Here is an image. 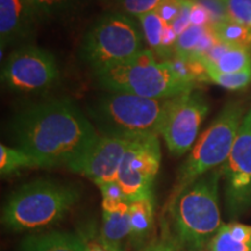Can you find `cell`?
<instances>
[{
  "label": "cell",
  "mask_w": 251,
  "mask_h": 251,
  "mask_svg": "<svg viewBox=\"0 0 251 251\" xmlns=\"http://www.w3.org/2000/svg\"><path fill=\"white\" fill-rule=\"evenodd\" d=\"M17 148L31 153L47 168L71 164L98 136L89 118L69 99L31 105L8 124Z\"/></svg>",
  "instance_id": "1"
},
{
  "label": "cell",
  "mask_w": 251,
  "mask_h": 251,
  "mask_svg": "<svg viewBox=\"0 0 251 251\" xmlns=\"http://www.w3.org/2000/svg\"><path fill=\"white\" fill-rule=\"evenodd\" d=\"M221 168L203 175L187 187L171 211V227L162 235L172 241L177 251H200L208 247L222 227L219 206V183Z\"/></svg>",
  "instance_id": "2"
},
{
  "label": "cell",
  "mask_w": 251,
  "mask_h": 251,
  "mask_svg": "<svg viewBox=\"0 0 251 251\" xmlns=\"http://www.w3.org/2000/svg\"><path fill=\"white\" fill-rule=\"evenodd\" d=\"M175 98L150 99L106 92L87 106V118L105 136L127 140L158 136Z\"/></svg>",
  "instance_id": "3"
},
{
  "label": "cell",
  "mask_w": 251,
  "mask_h": 251,
  "mask_svg": "<svg viewBox=\"0 0 251 251\" xmlns=\"http://www.w3.org/2000/svg\"><path fill=\"white\" fill-rule=\"evenodd\" d=\"M94 80L106 92L129 93L150 99L175 98L196 90L198 84L181 77L171 61L157 62L150 49L133 58L94 72Z\"/></svg>",
  "instance_id": "4"
},
{
  "label": "cell",
  "mask_w": 251,
  "mask_h": 251,
  "mask_svg": "<svg viewBox=\"0 0 251 251\" xmlns=\"http://www.w3.org/2000/svg\"><path fill=\"white\" fill-rule=\"evenodd\" d=\"M247 111L243 101L231 100L226 103L211 126L198 137L190 155L177 172L175 185L164 207L165 215L187 187L203 175L225 164Z\"/></svg>",
  "instance_id": "5"
},
{
  "label": "cell",
  "mask_w": 251,
  "mask_h": 251,
  "mask_svg": "<svg viewBox=\"0 0 251 251\" xmlns=\"http://www.w3.org/2000/svg\"><path fill=\"white\" fill-rule=\"evenodd\" d=\"M79 198L76 185L48 179L30 181L11 194L2 208L1 221L14 231L49 227L61 221Z\"/></svg>",
  "instance_id": "6"
},
{
  "label": "cell",
  "mask_w": 251,
  "mask_h": 251,
  "mask_svg": "<svg viewBox=\"0 0 251 251\" xmlns=\"http://www.w3.org/2000/svg\"><path fill=\"white\" fill-rule=\"evenodd\" d=\"M142 49V35L133 19L106 12L86 31L79 54L94 74L133 58Z\"/></svg>",
  "instance_id": "7"
},
{
  "label": "cell",
  "mask_w": 251,
  "mask_h": 251,
  "mask_svg": "<svg viewBox=\"0 0 251 251\" xmlns=\"http://www.w3.org/2000/svg\"><path fill=\"white\" fill-rule=\"evenodd\" d=\"M58 78L55 56L34 45L18 47L1 69L2 85L14 93H42L51 89Z\"/></svg>",
  "instance_id": "8"
},
{
  "label": "cell",
  "mask_w": 251,
  "mask_h": 251,
  "mask_svg": "<svg viewBox=\"0 0 251 251\" xmlns=\"http://www.w3.org/2000/svg\"><path fill=\"white\" fill-rule=\"evenodd\" d=\"M221 170L226 212L230 220H236L251 208V105Z\"/></svg>",
  "instance_id": "9"
},
{
  "label": "cell",
  "mask_w": 251,
  "mask_h": 251,
  "mask_svg": "<svg viewBox=\"0 0 251 251\" xmlns=\"http://www.w3.org/2000/svg\"><path fill=\"white\" fill-rule=\"evenodd\" d=\"M158 136L133 140L119 170L118 183L128 202L151 198L153 181L161 166Z\"/></svg>",
  "instance_id": "10"
},
{
  "label": "cell",
  "mask_w": 251,
  "mask_h": 251,
  "mask_svg": "<svg viewBox=\"0 0 251 251\" xmlns=\"http://www.w3.org/2000/svg\"><path fill=\"white\" fill-rule=\"evenodd\" d=\"M208 111V101L200 91L193 90L176 97L161 131L172 155L183 156L193 148Z\"/></svg>",
  "instance_id": "11"
},
{
  "label": "cell",
  "mask_w": 251,
  "mask_h": 251,
  "mask_svg": "<svg viewBox=\"0 0 251 251\" xmlns=\"http://www.w3.org/2000/svg\"><path fill=\"white\" fill-rule=\"evenodd\" d=\"M131 141L133 140L98 135L68 169L90 178L96 185L118 181L122 159Z\"/></svg>",
  "instance_id": "12"
},
{
  "label": "cell",
  "mask_w": 251,
  "mask_h": 251,
  "mask_svg": "<svg viewBox=\"0 0 251 251\" xmlns=\"http://www.w3.org/2000/svg\"><path fill=\"white\" fill-rule=\"evenodd\" d=\"M35 12L28 0H0V51L30 40L39 25Z\"/></svg>",
  "instance_id": "13"
},
{
  "label": "cell",
  "mask_w": 251,
  "mask_h": 251,
  "mask_svg": "<svg viewBox=\"0 0 251 251\" xmlns=\"http://www.w3.org/2000/svg\"><path fill=\"white\" fill-rule=\"evenodd\" d=\"M129 202L102 199L100 240L111 251H127L129 246Z\"/></svg>",
  "instance_id": "14"
},
{
  "label": "cell",
  "mask_w": 251,
  "mask_h": 251,
  "mask_svg": "<svg viewBox=\"0 0 251 251\" xmlns=\"http://www.w3.org/2000/svg\"><path fill=\"white\" fill-rule=\"evenodd\" d=\"M129 246L134 250L141 251L153 240V197L129 202Z\"/></svg>",
  "instance_id": "15"
},
{
  "label": "cell",
  "mask_w": 251,
  "mask_h": 251,
  "mask_svg": "<svg viewBox=\"0 0 251 251\" xmlns=\"http://www.w3.org/2000/svg\"><path fill=\"white\" fill-rule=\"evenodd\" d=\"M20 251H84V240L70 231H50L27 236Z\"/></svg>",
  "instance_id": "16"
},
{
  "label": "cell",
  "mask_w": 251,
  "mask_h": 251,
  "mask_svg": "<svg viewBox=\"0 0 251 251\" xmlns=\"http://www.w3.org/2000/svg\"><path fill=\"white\" fill-rule=\"evenodd\" d=\"M208 251H251V226L222 225L207 247Z\"/></svg>",
  "instance_id": "17"
},
{
  "label": "cell",
  "mask_w": 251,
  "mask_h": 251,
  "mask_svg": "<svg viewBox=\"0 0 251 251\" xmlns=\"http://www.w3.org/2000/svg\"><path fill=\"white\" fill-rule=\"evenodd\" d=\"M26 169H48L42 161L20 148L0 144V174L7 177Z\"/></svg>",
  "instance_id": "18"
},
{
  "label": "cell",
  "mask_w": 251,
  "mask_h": 251,
  "mask_svg": "<svg viewBox=\"0 0 251 251\" xmlns=\"http://www.w3.org/2000/svg\"><path fill=\"white\" fill-rule=\"evenodd\" d=\"M40 24H51L70 18L80 0H28Z\"/></svg>",
  "instance_id": "19"
},
{
  "label": "cell",
  "mask_w": 251,
  "mask_h": 251,
  "mask_svg": "<svg viewBox=\"0 0 251 251\" xmlns=\"http://www.w3.org/2000/svg\"><path fill=\"white\" fill-rule=\"evenodd\" d=\"M201 63L205 69H212L224 74H238L251 69V50L229 47L214 64Z\"/></svg>",
  "instance_id": "20"
},
{
  "label": "cell",
  "mask_w": 251,
  "mask_h": 251,
  "mask_svg": "<svg viewBox=\"0 0 251 251\" xmlns=\"http://www.w3.org/2000/svg\"><path fill=\"white\" fill-rule=\"evenodd\" d=\"M220 42L229 47H237L251 50V28L227 19L212 27Z\"/></svg>",
  "instance_id": "21"
},
{
  "label": "cell",
  "mask_w": 251,
  "mask_h": 251,
  "mask_svg": "<svg viewBox=\"0 0 251 251\" xmlns=\"http://www.w3.org/2000/svg\"><path fill=\"white\" fill-rule=\"evenodd\" d=\"M137 19L142 27L144 39L148 43L150 50L158 57H161L163 34H164L166 24L156 11L141 15Z\"/></svg>",
  "instance_id": "22"
},
{
  "label": "cell",
  "mask_w": 251,
  "mask_h": 251,
  "mask_svg": "<svg viewBox=\"0 0 251 251\" xmlns=\"http://www.w3.org/2000/svg\"><path fill=\"white\" fill-rule=\"evenodd\" d=\"M209 26L191 25L186 30L178 36L175 47V57L181 59H193L203 34Z\"/></svg>",
  "instance_id": "23"
},
{
  "label": "cell",
  "mask_w": 251,
  "mask_h": 251,
  "mask_svg": "<svg viewBox=\"0 0 251 251\" xmlns=\"http://www.w3.org/2000/svg\"><path fill=\"white\" fill-rule=\"evenodd\" d=\"M206 74L209 81L229 91L243 90L251 84V69L238 74H224L212 69H206Z\"/></svg>",
  "instance_id": "24"
},
{
  "label": "cell",
  "mask_w": 251,
  "mask_h": 251,
  "mask_svg": "<svg viewBox=\"0 0 251 251\" xmlns=\"http://www.w3.org/2000/svg\"><path fill=\"white\" fill-rule=\"evenodd\" d=\"M229 19L251 28V0H225Z\"/></svg>",
  "instance_id": "25"
},
{
  "label": "cell",
  "mask_w": 251,
  "mask_h": 251,
  "mask_svg": "<svg viewBox=\"0 0 251 251\" xmlns=\"http://www.w3.org/2000/svg\"><path fill=\"white\" fill-rule=\"evenodd\" d=\"M163 1L164 0H119L118 5L125 13L139 18L143 14L157 11Z\"/></svg>",
  "instance_id": "26"
},
{
  "label": "cell",
  "mask_w": 251,
  "mask_h": 251,
  "mask_svg": "<svg viewBox=\"0 0 251 251\" xmlns=\"http://www.w3.org/2000/svg\"><path fill=\"white\" fill-rule=\"evenodd\" d=\"M197 2L208 12L212 24L211 27L229 19L225 0H197Z\"/></svg>",
  "instance_id": "27"
},
{
  "label": "cell",
  "mask_w": 251,
  "mask_h": 251,
  "mask_svg": "<svg viewBox=\"0 0 251 251\" xmlns=\"http://www.w3.org/2000/svg\"><path fill=\"white\" fill-rule=\"evenodd\" d=\"M101 192L102 199L106 200H114V201H121V200H126L122 192L120 185L118 181H111V183H101L97 185Z\"/></svg>",
  "instance_id": "28"
},
{
  "label": "cell",
  "mask_w": 251,
  "mask_h": 251,
  "mask_svg": "<svg viewBox=\"0 0 251 251\" xmlns=\"http://www.w3.org/2000/svg\"><path fill=\"white\" fill-rule=\"evenodd\" d=\"M191 25L194 26H212L211 24V18H209L208 12L202 7L201 5L198 4L196 0V4H194L192 8V13H191Z\"/></svg>",
  "instance_id": "29"
},
{
  "label": "cell",
  "mask_w": 251,
  "mask_h": 251,
  "mask_svg": "<svg viewBox=\"0 0 251 251\" xmlns=\"http://www.w3.org/2000/svg\"><path fill=\"white\" fill-rule=\"evenodd\" d=\"M141 251H177V248L171 240L162 235L159 238H153L151 242Z\"/></svg>",
  "instance_id": "30"
},
{
  "label": "cell",
  "mask_w": 251,
  "mask_h": 251,
  "mask_svg": "<svg viewBox=\"0 0 251 251\" xmlns=\"http://www.w3.org/2000/svg\"><path fill=\"white\" fill-rule=\"evenodd\" d=\"M99 1L103 2V4H107V5H113V4H117L119 0H99Z\"/></svg>",
  "instance_id": "31"
}]
</instances>
